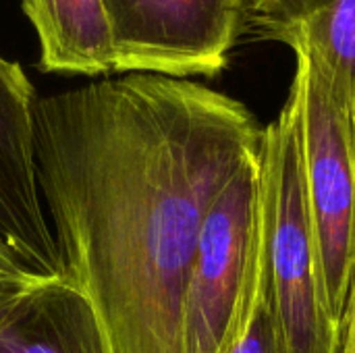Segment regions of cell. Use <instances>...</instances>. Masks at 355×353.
<instances>
[{
	"label": "cell",
	"instance_id": "6da1fadb",
	"mask_svg": "<svg viewBox=\"0 0 355 353\" xmlns=\"http://www.w3.org/2000/svg\"><path fill=\"white\" fill-rule=\"evenodd\" d=\"M260 139L245 104L193 79L123 73L37 96L44 208L108 353H183L202 221Z\"/></svg>",
	"mask_w": 355,
	"mask_h": 353
},
{
	"label": "cell",
	"instance_id": "7a4b0ae2",
	"mask_svg": "<svg viewBox=\"0 0 355 353\" xmlns=\"http://www.w3.org/2000/svg\"><path fill=\"white\" fill-rule=\"evenodd\" d=\"M264 275L285 353H339L341 322L329 308L302 158V96L293 81L260 139Z\"/></svg>",
	"mask_w": 355,
	"mask_h": 353
},
{
	"label": "cell",
	"instance_id": "3957f363",
	"mask_svg": "<svg viewBox=\"0 0 355 353\" xmlns=\"http://www.w3.org/2000/svg\"><path fill=\"white\" fill-rule=\"evenodd\" d=\"M264 281L260 148L212 200L198 235L185 308L183 353H231Z\"/></svg>",
	"mask_w": 355,
	"mask_h": 353
},
{
	"label": "cell",
	"instance_id": "277c9868",
	"mask_svg": "<svg viewBox=\"0 0 355 353\" xmlns=\"http://www.w3.org/2000/svg\"><path fill=\"white\" fill-rule=\"evenodd\" d=\"M302 158L331 314L343 320L355 273V114L302 56Z\"/></svg>",
	"mask_w": 355,
	"mask_h": 353
},
{
	"label": "cell",
	"instance_id": "5b68a950",
	"mask_svg": "<svg viewBox=\"0 0 355 353\" xmlns=\"http://www.w3.org/2000/svg\"><path fill=\"white\" fill-rule=\"evenodd\" d=\"M116 52L114 73L214 77L245 19L243 0H102Z\"/></svg>",
	"mask_w": 355,
	"mask_h": 353
},
{
	"label": "cell",
	"instance_id": "8992f818",
	"mask_svg": "<svg viewBox=\"0 0 355 353\" xmlns=\"http://www.w3.org/2000/svg\"><path fill=\"white\" fill-rule=\"evenodd\" d=\"M35 89L19 62L0 52V254L27 275H62L33 154Z\"/></svg>",
	"mask_w": 355,
	"mask_h": 353
},
{
	"label": "cell",
	"instance_id": "52a82bcc",
	"mask_svg": "<svg viewBox=\"0 0 355 353\" xmlns=\"http://www.w3.org/2000/svg\"><path fill=\"white\" fill-rule=\"evenodd\" d=\"M250 27L306 58L355 114V0H283Z\"/></svg>",
	"mask_w": 355,
	"mask_h": 353
},
{
	"label": "cell",
	"instance_id": "ba28073f",
	"mask_svg": "<svg viewBox=\"0 0 355 353\" xmlns=\"http://www.w3.org/2000/svg\"><path fill=\"white\" fill-rule=\"evenodd\" d=\"M0 353H108L96 314L67 277L0 306Z\"/></svg>",
	"mask_w": 355,
	"mask_h": 353
},
{
	"label": "cell",
	"instance_id": "9c48e42d",
	"mask_svg": "<svg viewBox=\"0 0 355 353\" xmlns=\"http://www.w3.org/2000/svg\"><path fill=\"white\" fill-rule=\"evenodd\" d=\"M21 6L40 42L42 71L114 73L116 52L102 0H21Z\"/></svg>",
	"mask_w": 355,
	"mask_h": 353
},
{
	"label": "cell",
	"instance_id": "30bf717a",
	"mask_svg": "<svg viewBox=\"0 0 355 353\" xmlns=\"http://www.w3.org/2000/svg\"><path fill=\"white\" fill-rule=\"evenodd\" d=\"M231 353H285L281 333H279V327L270 308L268 291H266V275H264L252 318Z\"/></svg>",
	"mask_w": 355,
	"mask_h": 353
},
{
	"label": "cell",
	"instance_id": "8fae6325",
	"mask_svg": "<svg viewBox=\"0 0 355 353\" xmlns=\"http://www.w3.org/2000/svg\"><path fill=\"white\" fill-rule=\"evenodd\" d=\"M37 283H42V279L27 275L17 264H12L6 256L0 254V306L19 298L21 293H25Z\"/></svg>",
	"mask_w": 355,
	"mask_h": 353
},
{
	"label": "cell",
	"instance_id": "7c38bea8",
	"mask_svg": "<svg viewBox=\"0 0 355 353\" xmlns=\"http://www.w3.org/2000/svg\"><path fill=\"white\" fill-rule=\"evenodd\" d=\"M339 353H355V273L341 320V350Z\"/></svg>",
	"mask_w": 355,
	"mask_h": 353
},
{
	"label": "cell",
	"instance_id": "4fadbf2b",
	"mask_svg": "<svg viewBox=\"0 0 355 353\" xmlns=\"http://www.w3.org/2000/svg\"><path fill=\"white\" fill-rule=\"evenodd\" d=\"M245 2V15H260L266 12L268 8L281 4L283 0H243Z\"/></svg>",
	"mask_w": 355,
	"mask_h": 353
}]
</instances>
